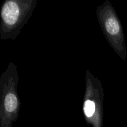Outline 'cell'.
I'll use <instances>...</instances> for the list:
<instances>
[{
    "label": "cell",
    "instance_id": "6da1fadb",
    "mask_svg": "<svg viewBox=\"0 0 127 127\" xmlns=\"http://www.w3.org/2000/svg\"><path fill=\"white\" fill-rule=\"evenodd\" d=\"M19 81L17 66L11 62L0 77V127H12L18 119L21 107Z\"/></svg>",
    "mask_w": 127,
    "mask_h": 127
},
{
    "label": "cell",
    "instance_id": "7a4b0ae2",
    "mask_svg": "<svg viewBox=\"0 0 127 127\" xmlns=\"http://www.w3.org/2000/svg\"><path fill=\"white\" fill-rule=\"evenodd\" d=\"M37 0H6L1 9L0 38L14 40L32 16Z\"/></svg>",
    "mask_w": 127,
    "mask_h": 127
},
{
    "label": "cell",
    "instance_id": "3957f363",
    "mask_svg": "<svg viewBox=\"0 0 127 127\" xmlns=\"http://www.w3.org/2000/svg\"><path fill=\"white\" fill-rule=\"evenodd\" d=\"M96 14L106 40L119 57L125 61L127 52L124 29L111 2L106 0L99 5L96 9Z\"/></svg>",
    "mask_w": 127,
    "mask_h": 127
},
{
    "label": "cell",
    "instance_id": "277c9868",
    "mask_svg": "<svg viewBox=\"0 0 127 127\" xmlns=\"http://www.w3.org/2000/svg\"><path fill=\"white\" fill-rule=\"evenodd\" d=\"M104 90L100 79L87 69L85 91L83 103L84 119L93 127H103L104 117Z\"/></svg>",
    "mask_w": 127,
    "mask_h": 127
}]
</instances>
